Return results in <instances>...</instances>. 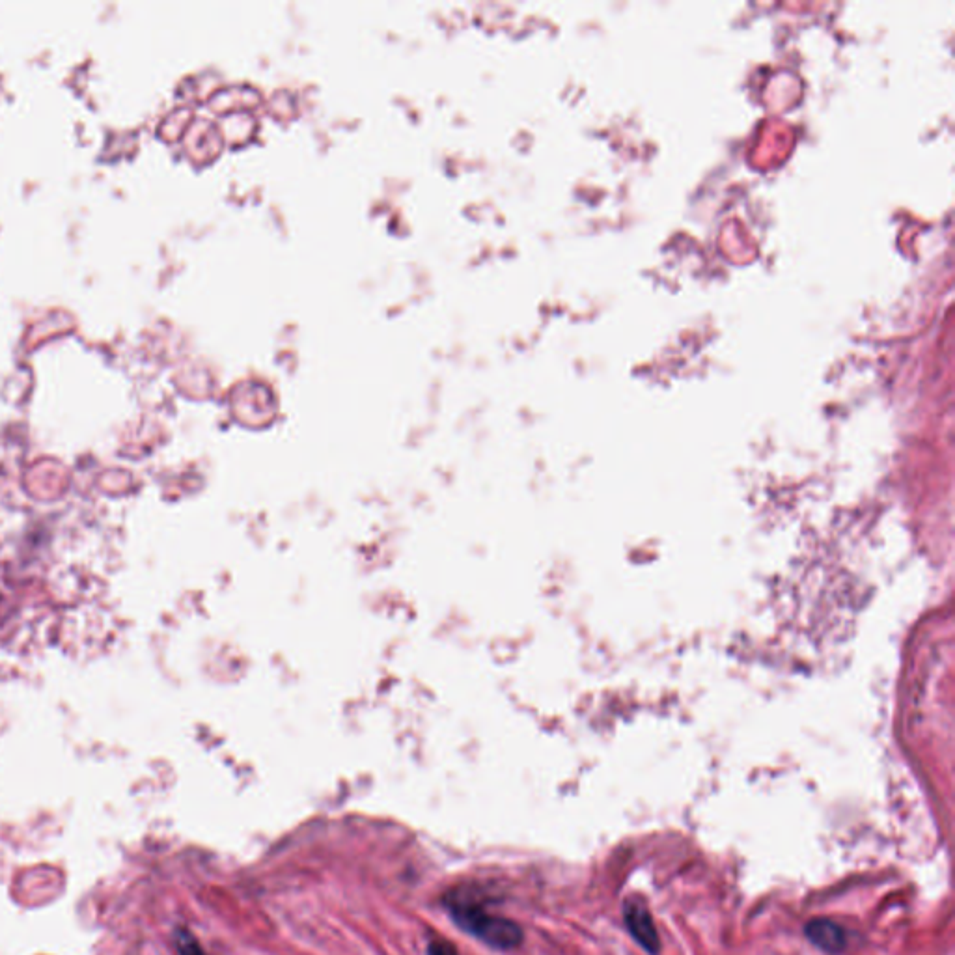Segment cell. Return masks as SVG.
I'll use <instances>...</instances> for the list:
<instances>
[{
	"label": "cell",
	"mask_w": 955,
	"mask_h": 955,
	"mask_svg": "<svg viewBox=\"0 0 955 955\" xmlns=\"http://www.w3.org/2000/svg\"><path fill=\"white\" fill-rule=\"evenodd\" d=\"M428 955H457V948L446 939H435L428 944Z\"/></svg>",
	"instance_id": "obj_5"
},
{
	"label": "cell",
	"mask_w": 955,
	"mask_h": 955,
	"mask_svg": "<svg viewBox=\"0 0 955 955\" xmlns=\"http://www.w3.org/2000/svg\"><path fill=\"white\" fill-rule=\"evenodd\" d=\"M804 935L810 944H814L821 952L829 955L844 954L849 946L847 931L838 922L825 916L808 920L804 924Z\"/></svg>",
	"instance_id": "obj_3"
},
{
	"label": "cell",
	"mask_w": 955,
	"mask_h": 955,
	"mask_svg": "<svg viewBox=\"0 0 955 955\" xmlns=\"http://www.w3.org/2000/svg\"><path fill=\"white\" fill-rule=\"evenodd\" d=\"M174 941H176V948H178L180 955H209L208 952L200 946V942H198V939L194 937L189 929H176Z\"/></svg>",
	"instance_id": "obj_4"
},
{
	"label": "cell",
	"mask_w": 955,
	"mask_h": 955,
	"mask_svg": "<svg viewBox=\"0 0 955 955\" xmlns=\"http://www.w3.org/2000/svg\"><path fill=\"white\" fill-rule=\"evenodd\" d=\"M623 922L631 937L637 941L640 948H644L650 955H659L663 950L661 935L651 916L650 907L646 898L640 894H633L623 900Z\"/></svg>",
	"instance_id": "obj_2"
},
{
	"label": "cell",
	"mask_w": 955,
	"mask_h": 955,
	"mask_svg": "<svg viewBox=\"0 0 955 955\" xmlns=\"http://www.w3.org/2000/svg\"><path fill=\"white\" fill-rule=\"evenodd\" d=\"M443 903L457 928L485 942L489 948L508 952L519 948L525 941L523 928L506 916L489 913L484 896L476 894L474 888H457L444 898Z\"/></svg>",
	"instance_id": "obj_1"
}]
</instances>
